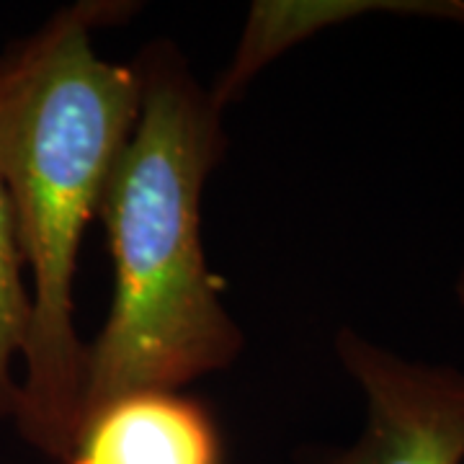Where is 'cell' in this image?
I'll use <instances>...</instances> for the list:
<instances>
[{
    "mask_svg": "<svg viewBox=\"0 0 464 464\" xmlns=\"http://www.w3.org/2000/svg\"><path fill=\"white\" fill-rule=\"evenodd\" d=\"M132 65L142 103L101 199L114 295L85 351L81 420L134 390H179L227 369L243 348L201 243L204 183L227 148L222 106L170 42Z\"/></svg>",
    "mask_w": 464,
    "mask_h": 464,
    "instance_id": "2",
    "label": "cell"
},
{
    "mask_svg": "<svg viewBox=\"0 0 464 464\" xmlns=\"http://www.w3.org/2000/svg\"><path fill=\"white\" fill-rule=\"evenodd\" d=\"M57 464H225V447L201 400L134 390L85 415Z\"/></svg>",
    "mask_w": 464,
    "mask_h": 464,
    "instance_id": "4",
    "label": "cell"
},
{
    "mask_svg": "<svg viewBox=\"0 0 464 464\" xmlns=\"http://www.w3.org/2000/svg\"><path fill=\"white\" fill-rule=\"evenodd\" d=\"M335 351L364 392L366 423L323 464H464L462 369L405 359L351 328Z\"/></svg>",
    "mask_w": 464,
    "mask_h": 464,
    "instance_id": "3",
    "label": "cell"
},
{
    "mask_svg": "<svg viewBox=\"0 0 464 464\" xmlns=\"http://www.w3.org/2000/svg\"><path fill=\"white\" fill-rule=\"evenodd\" d=\"M29 313V284L18 253L14 212L0 181V420L16 413L18 380L14 366L24 353Z\"/></svg>",
    "mask_w": 464,
    "mask_h": 464,
    "instance_id": "5",
    "label": "cell"
},
{
    "mask_svg": "<svg viewBox=\"0 0 464 464\" xmlns=\"http://www.w3.org/2000/svg\"><path fill=\"white\" fill-rule=\"evenodd\" d=\"M124 3H75L0 57V181L29 284V331L14 423L60 459L83 413L85 346L75 328V268L111 170L140 119L137 67L99 57L93 34Z\"/></svg>",
    "mask_w": 464,
    "mask_h": 464,
    "instance_id": "1",
    "label": "cell"
},
{
    "mask_svg": "<svg viewBox=\"0 0 464 464\" xmlns=\"http://www.w3.org/2000/svg\"><path fill=\"white\" fill-rule=\"evenodd\" d=\"M454 292H457V299H459V304L464 307V266H462V271H459V276H457Z\"/></svg>",
    "mask_w": 464,
    "mask_h": 464,
    "instance_id": "6",
    "label": "cell"
},
{
    "mask_svg": "<svg viewBox=\"0 0 464 464\" xmlns=\"http://www.w3.org/2000/svg\"><path fill=\"white\" fill-rule=\"evenodd\" d=\"M323 459H325V454H315V459L310 464H323Z\"/></svg>",
    "mask_w": 464,
    "mask_h": 464,
    "instance_id": "7",
    "label": "cell"
}]
</instances>
